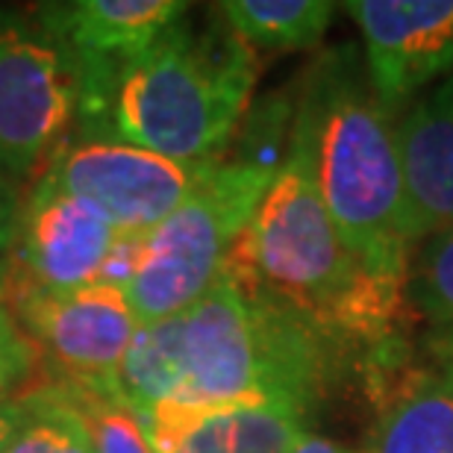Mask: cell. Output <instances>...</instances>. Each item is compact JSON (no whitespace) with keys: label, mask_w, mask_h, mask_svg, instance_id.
Listing matches in <instances>:
<instances>
[{"label":"cell","mask_w":453,"mask_h":453,"mask_svg":"<svg viewBox=\"0 0 453 453\" xmlns=\"http://www.w3.org/2000/svg\"><path fill=\"white\" fill-rule=\"evenodd\" d=\"M362 368L377 403L365 453H453V344L430 342L415 359L395 342Z\"/></svg>","instance_id":"10"},{"label":"cell","mask_w":453,"mask_h":453,"mask_svg":"<svg viewBox=\"0 0 453 453\" xmlns=\"http://www.w3.org/2000/svg\"><path fill=\"white\" fill-rule=\"evenodd\" d=\"M0 301L33 342L39 362L53 368V380L115 395L118 368L142 327L121 288H39L4 277Z\"/></svg>","instance_id":"7"},{"label":"cell","mask_w":453,"mask_h":453,"mask_svg":"<svg viewBox=\"0 0 453 453\" xmlns=\"http://www.w3.org/2000/svg\"><path fill=\"white\" fill-rule=\"evenodd\" d=\"M277 171L239 153L221 159L183 206L142 235L135 274L124 288L135 319H174L219 283Z\"/></svg>","instance_id":"5"},{"label":"cell","mask_w":453,"mask_h":453,"mask_svg":"<svg viewBox=\"0 0 453 453\" xmlns=\"http://www.w3.org/2000/svg\"><path fill=\"white\" fill-rule=\"evenodd\" d=\"M180 321L177 406H295L315 412L359 362L303 315L221 280Z\"/></svg>","instance_id":"4"},{"label":"cell","mask_w":453,"mask_h":453,"mask_svg":"<svg viewBox=\"0 0 453 453\" xmlns=\"http://www.w3.org/2000/svg\"><path fill=\"white\" fill-rule=\"evenodd\" d=\"M410 306L427 321L433 342L453 344V226L415 244L406 274Z\"/></svg>","instance_id":"18"},{"label":"cell","mask_w":453,"mask_h":453,"mask_svg":"<svg viewBox=\"0 0 453 453\" xmlns=\"http://www.w3.org/2000/svg\"><path fill=\"white\" fill-rule=\"evenodd\" d=\"M219 162H180L118 139H83L53 159L48 177L121 233L144 235L192 197Z\"/></svg>","instance_id":"8"},{"label":"cell","mask_w":453,"mask_h":453,"mask_svg":"<svg viewBox=\"0 0 453 453\" xmlns=\"http://www.w3.org/2000/svg\"><path fill=\"white\" fill-rule=\"evenodd\" d=\"M24 415H27V403L21 395H15L0 403V453H6L9 441L15 439L18 427H21Z\"/></svg>","instance_id":"22"},{"label":"cell","mask_w":453,"mask_h":453,"mask_svg":"<svg viewBox=\"0 0 453 453\" xmlns=\"http://www.w3.org/2000/svg\"><path fill=\"white\" fill-rule=\"evenodd\" d=\"M310 415L295 406H177L142 418L157 453H288Z\"/></svg>","instance_id":"12"},{"label":"cell","mask_w":453,"mask_h":453,"mask_svg":"<svg viewBox=\"0 0 453 453\" xmlns=\"http://www.w3.org/2000/svg\"><path fill=\"white\" fill-rule=\"evenodd\" d=\"M259 53L235 39L219 9L177 21L142 53L77 86L88 139H118L180 162H221L250 112Z\"/></svg>","instance_id":"2"},{"label":"cell","mask_w":453,"mask_h":453,"mask_svg":"<svg viewBox=\"0 0 453 453\" xmlns=\"http://www.w3.org/2000/svg\"><path fill=\"white\" fill-rule=\"evenodd\" d=\"M215 9L253 53L319 48L336 15L330 0H224Z\"/></svg>","instance_id":"15"},{"label":"cell","mask_w":453,"mask_h":453,"mask_svg":"<svg viewBox=\"0 0 453 453\" xmlns=\"http://www.w3.org/2000/svg\"><path fill=\"white\" fill-rule=\"evenodd\" d=\"M121 230L48 174L21 203L15 248L4 277L39 288H80L101 280Z\"/></svg>","instance_id":"11"},{"label":"cell","mask_w":453,"mask_h":453,"mask_svg":"<svg viewBox=\"0 0 453 453\" xmlns=\"http://www.w3.org/2000/svg\"><path fill=\"white\" fill-rule=\"evenodd\" d=\"M288 453H365V448L357 450V448H350V445H342V441L336 439H327V436H321V433H301L297 436V441L292 448H288Z\"/></svg>","instance_id":"23"},{"label":"cell","mask_w":453,"mask_h":453,"mask_svg":"<svg viewBox=\"0 0 453 453\" xmlns=\"http://www.w3.org/2000/svg\"><path fill=\"white\" fill-rule=\"evenodd\" d=\"M21 397L27 415L6 453H95L86 418L53 380H33Z\"/></svg>","instance_id":"17"},{"label":"cell","mask_w":453,"mask_h":453,"mask_svg":"<svg viewBox=\"0 0 453 453\" xmlns=\"http://www.w3.org/2000/svg\"><path fill=\"white\" fill-rule=\"evenodd\" d=\"M224 274L303 315L362 359L401 342L410 310L397 288L362 265L344 244L315 180L310 144L292 121L286 159L226 259Z\"/></svg>","instance_id":"1"},{"label":"cell","mask_w":453,"mask_h":453,"mask_svg":"<svg viewBox=\"0 0 453 453\" xmlns=\"http://www.w3.org/2000/svg\"><path fill=\"white\" fill-rule=\"evenodd\" d=\"M412 239L453 226V71L397 118Z\"/></svg>","instance_id":"13"},{"label":"cell","mask_w":453,"mask_h":453,"mask_svg":"<svg viewBox=\"0 0 453 453\" xmlns=\"http://www.w3.org/2000/svg\"><path fill=\"white\" fill-rule=\"evenodd\" d=\"M77 124V68L35 18L0 12V168L48 174Z\"/></svg>","instance_id":"6"},{"label":"cell","mask_w":453,"mask_h":453,"mask_svg":"<svg viewBox=\"0 0 453 453\" xmlns=\"http://www.w3.org/2000/svg\"><path fill=\"white\" fill-rule=\"evenodd\" d=\"M42 362L33 342L27 339V333L15 321V315L9 312V306L0 301V403L9 401L15 388L27 392Z\"/></svg>","instance_id":"20"},{"label":"cell","mask_w":453,"mask_h":453,"mask_svg":"<svg viewBox=\"0 0 453 453\" xmlns=\"http://www.w3.org/2000/svg\"><path fill=\"white\" fill-rule=\"evenodd\" d=\"M53 383L59 386V392L86 418L88 433H92L95 441V453H157L142 418L127 403L118 401L115 395L95 392V388H83L74 383H62V380H53Z\"/></svg>","instance_id":"19"},{"label":"cell","mask_w":453,"mask_h":453,"mask_svg":"<svg viewBox=\"0 0 453 453\" xmlns=\"http://www.w3.org/2000/svg\"><path fill=\"white\" fill-rule=\"evenodd\" d=\"M327 206L344 244L380 280L406 288L415 250L397 115L368 83L353 44L324 53L295 104Z\"/></svg>","instance_id":"3"},{"label":"cell","mask_w":453,"mask_h":453,"mask_svg":"<svg viewBox=\"0 0 453 453\" xmlns=\"http://www.w3.org/2000/svg\"><path fill=\"white\" fill-rule=\"evenodd\" d=\"M188 15L183 0H71L35 9V21L77 62H124Z\"/></svg>","instance_id":"14"},{"label":"cell","mask_w":453,"mask_h":453,"mask_svg":"<svg viewBox=\"0 0 453 453\" xmlns=\"http://www.w3.org/2000/svg\"><path fill=\"white\" fill-rule=\"evenodd\" d=\"M118 401L127 403L139 418L177 403L180 395V321L142 324L115 377Z\"/></svg>","instance_id":"16"},{"label":"cell","mask_w":453,"mask_h":453,"mask_svg":"<svg viewBox=\"0 0 453 453\" xmlns=\"http://www.w3.org/2000/svg\"><path fill=\"white\" fill-rule=\"evenodd\" d=\"M368 83L397 118L453 71V0H350Z\"/></svg>","instance_id":"9"},{"label":"cell","mask_w":453,"mask_h":453,"mask_svg":"<svg viewBox=\"0 0 453 453\" xmlns=\"http://www.w3.org/2000/svg\"><path fill=\"white\" fill-rule=\"evenodd\" d=\"M18 219H21V203L9 195V188L0 183V280H4L9 268V257L15 248L18 235Z\"/></svg>","instance_id":"21"}]
</instances>
